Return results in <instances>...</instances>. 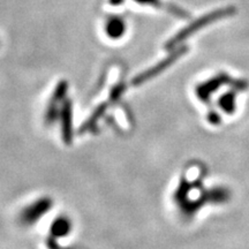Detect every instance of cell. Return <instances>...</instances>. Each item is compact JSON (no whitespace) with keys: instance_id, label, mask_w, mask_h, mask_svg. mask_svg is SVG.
Wrapping results in <instances>:
<instances>
[{"instance_id":"7","label":"cell","mask_w":249,"mask_h":249,"mask_svg":"<svg viewBox=\"0 0 249 249\" xmlns=\"http://www.w3.org/2000/svg\"><path fill=\"white\" fill-rule=\"evenodd\" d=\"M124 91V86L123 85V83H120V85L114 87L113 90H112V92H111V101L112 102L117 101V99L119 98L121 95H123Z\"/></svg>"},{"instance_id":"2","label":"cell","mask_w":249,"mask_h":249,"mask_svg":"<svg viewBox=\"0 0 249 249\" xmlns=\"http://www.w3.org/2000/svg\"><path fill=\"white\" fill-rule=\"evenodd\" d=\"M67 88L68 85L66 81H61V82L57 86V88H55L53 96H52L51 101H50L48 110H46L45 113V121L48 124L54 123V121L60 117L61 105L65 99H66Z\"/></svg>"},{"instance_id":"5","label":"cell","mask_w":249,"mask_h":249,"mask_svg":"<svg viewBox=\"0 0 249 249\" xmlns=\"http://www.w3.org/2000/svg\"><path fill=\"white\" fill-rule=\"evenodd\" d=\"M107 33L110 38H120L124 33V23L119 18H113L107 24Z\"/></svg>"},{"instance_id":"1","label":"cell","mask_w":249,"mask_h":249,"mask_svg":"<svg viewBox=\"0 0 249 249\" xmlns=\"http://www.w3.org/2000/svg\"><path fill=\"white\" fill-rule=\"evenodd\" d=\"M52 204H53V202L50 197H42L35 201L33 204L28 205L26 209L22 211L20 217L21 223L24 224V225H33L45 213H49L50 209L52 208Z\"/></svg>"},{"instance_id":"4","label":"cell","mask_w":249,"mask_h":249,"mask_svg":"<svg viewBox=\"0 0 249 249\" xmlns=\"http://www.w3.org/2000/svg\"><path fill=\"white\" fill-rule=\"evenodd\" d=\"M71 230V223L70 218L60 216L52 223L51 225V233L55 238H62L66 236Z\"/></svg>"},{"instance_id":"3","label":"cell","mask_w":249,"mask_h":249,"mask_svg":"<svg viewBox=\"0 0 249 249\" xmlns=\"http://www.w3.org/2000/svg\"><path fill=\"white\" fill-rule=\"evenodd\" d=\"M60 121L62 140L65 143L70 144L73 138V132H71V103L68 99H65L61 105Z\"/></svg>"},{"instance_id":"6","label":"cell","mask_w":249,"mask_h":249,"mask_svg":"<svg viewBox=\"0 0 249 249\" xmlns=\"http://www.w3.org/2000/svg\"><path fill=\"white\" fill-rule=\"evenodd\" d=\"M107 104H102L101 107L96 108V111L93 112L92 116L89 118L88 120L86 121V124H83L82 127H81V132H87V130H90L92 128L93 126H95L96 124H97V121L99 118H101L103 116V113H104L105 110H107Z\"/></svg>"}]
</instances>
